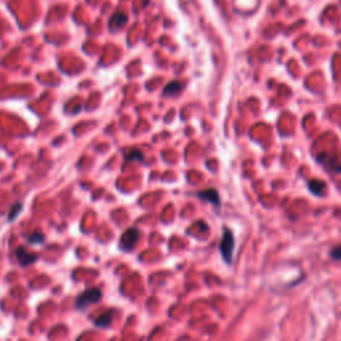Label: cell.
<instances>
[{"label": "cell", "mask_w": 341, "mask_h": 341, "mask_svg": "<svg viewBox=\"0 0 341 341\" xmlns=\"http://www.w3.org/2000/svg\"><path fill=\"white\" fill-rule=\"evenodd\" d=\"M233 248H235V239H233L232 232L229 229H225L224 235H222V241H220V252H222V258L227 263L232 261Z\"/></svg>", "instance_id": "cell-1"}, {"label": "cell", "mask_w": 341, "mask_h": 341, "mask_svg": "<svg viewBox=\"0 0 341 341\" xmlns=\"http://www.w3.org/2000/svg\"><path fill=\"white\" fill-rule=\"evenodd\" d=\"M140 238V232L136 229V228H131L128 231H125L124 235L121 236V240H120V247L124 249V251H131L134 248L137 240Z\"/></svg>", "instance_id": "cell-2"}, {"label": "cell", "mask_w": 341, "mask_h": 341, "mask_svg": "<svg viewBox=\"0 0 341 341\" xmlns=\"http://www.w3.org/2000/svg\"><path fill=\"white\" fill-rule=\"evenodd\" d=\"M308 187H309V189L312 193H315V195H317V196H321V195H323V192H324V189H325V183L315 179V180L309 181Z\"/></svg>", "instance_id": "cell-7"}, {"label": "cell", "mask_w": 341, "mask_h": 341, "mask_svg": "<svg viewBox=\"0 0 341 341\" xmlns=\"http://www.w3.org/2000/svg\"><path fill=\"white\" fill-rule=\"evenodd\" d=\"M16 255H17V258L20 260V263L23 264V265H28V264L34 263V261L36 260V255L28 252V251L24 248L17 249V251H16Z\"/></svg>", "instance_id": "cell-4"}, {"label": "cell", "mask_w": 341, "mask_h": 341, "mask_svg": "<svg viewBox=\"0 0 341 341\" xmlns=\"http://www.w3.org/2000/svg\"><path fill=\"white\" fill-rule=\"evenodd\" d=\"M127 159H128V160H143V155H141L140 151L132 150L127 153Z\"/></svg>", "instance_id": "cell-10"}, {"label": "cell", "mask_w": 341, "mask_h": 341, "mask_svg": "<svg viewBox=\"0 0 341 341\" xmlns=\"http://www.w3.org/2000/svg\"><path fill=\"white\" fill-rule=\"evenodd\" d=\"M127 23V15L125 14H123V12H116L114 16H112V19H111V28H115V27H123Z\"/></svg>", "instance_id": "cell-8"}, {"label": "cell", "mask_w": 341, "mask_h": 341, "mask_svg": "<svg viewBox=\"0 0 341 341\" xmlns=\"http://www.w3.org/2000/svg\"><path fill=\"white\" fill-rule=\"evenodd\" d=\"M331 256L332 258H335V260H341V245H339V247H336V248L332 249Z\"/></svg>", "instance_id": "cell-11"}, {"label": "cell", "mask_w": 341, "mask_h": 341, "mask_svg": "<svg viewBox=\"0 0 341 341\" xmlns=\"http://www.w3.org/2000/svg\"><path fill=\"white\" fill-rule=\"evenodd\" d=\"M100 297H102V292H100V290H87V292H84L83 295L79 296L78 301H76V305H78V308H85V307H88V305H91L93 304V303L99 301Z\"/></svg>", "instance_id": "cell-3"}, {"label": "cell", "mask_w": 341, "mask_h": 341, "mask_svg": "<svg viewBox=\"0 0 341 341\" xmlns=\"http://www.w3.org/2000/svg\"><path fill=\"white\" fill-rule=\"evenodd\" d=\"M43 239H44V238H43L42 235L39 233V236H37V238H31V239H30V241H32V243H36V241H42Z\"/></svg>", "instance_id": "cell-12"}, {"label": "cell", "mask_w": 341, "mask_h": 341, "mask_svg": "<svg viewBox=\"0 0 341 341\" xmlns=\"http://www.w3.org/2000/svg\"><path fill=\"white\" fill-rule=\"evenodd\" d=\"M184 87V84L181 82H170V84H167V87L164 88V93L168 95V96H175L177 93H180V91Z\"/></svg>", "instance_id": "cell-6"}, {"label": "cell", "mask_w": 341, "mask_h": 341, "mask_svg": "<svg viewBox=\"0 0 341 341\" xmlns=\"http://www.w3.org/2000/svg\"><path fill=\"white\" fill-rule=\"evenodd\" d=\"M199 197H202V199H204V200H208V202H211L212 204H215V205H217V204H220V199H219V193H217L215 189H207V191H203L199 193Z\"/></svg>", "instance_id": "cell-5"}, {"label": "cell", "mask_w": 341, "mask_h": 341, "mask_svg": "<svg viewBox=\"0 0 341 341\" xmlns=\"http://www.w3.org/2000/svg\"><path fill=\"white\" fill-rule=\"evenodd\" d=\"M111 321H112V312H105L95 319V324L99 326H107L111 324Z\"/></svg>", "instance_id": "cell-9"}]
</instances>
